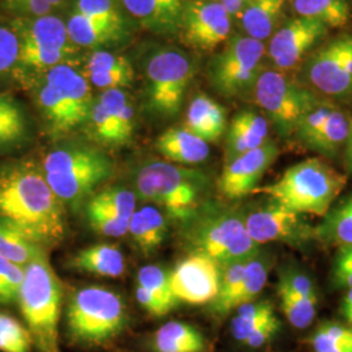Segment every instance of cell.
I'll return each instance as SVG.
<instances>
[{"label": "cell", "instance_id": "obj_1", "mask_svg": "<svg viewBox=\"0 0 352 352\" xmlns=\"http://www.w3.org/2000/svg\"><path fill=\"white\" fill-rule=\"evenodd\" d=\"M0 217L43 248L59 244L65 235V206L33 160L0 164Z\"/></svg>", "mask_w": 352, "mask_h": 352}, {"label": "cell", "instance_id": "obj_2", "mask_svg": "<svg viewBox=\"0 0 352 352\" xmlns=\"http://www.w3.org/2000/svg\"><path fill=\"white\" fill-rule=\"evenodd\" d=\"M138 199L157 206L166 218L186 225L210 201V177L201 170L149 161L140 164L133 176Z\"/></svg>", "mask_w": 352, "mask_h": 352}, {"label": "cell", "instance_id": "obj_3", "mask_svg": "<svg viewBox=\"0 0 352 352\" xmlns=\"http://www.w3.org/2000/svg\"><path fill=\"white\" fill-rule=\"evenodd\" d=\"M180 238L189 253L212 258L222 269L234 263L250 260L261 251L253 241L244 222L243 209L209 201L186 225Z\"/></svg>", "mask_w": 352, "mask_h": 352}, {"label": "cell", "instance_id": "obj_4", "mask_svg": "<svg viewBox=\"0 0 352 352\" xmlns=\"http://www.w3.org/2000/svg\"><path fill=\"white\" fill-rule=\"evenodd\" d=\"M41 166L54 193L72 210L82 209L115 170L113 160L104 151L87 144L58 146Z\"/></svg>", "mask_w": 352, "mask_h": 352}, {"label": "cell", "instance_id": "obj_5", "mask_svg": "<svg viewBox=\"0 0 352 352\" xmlns=\"http://www.w3.org/2000/svg\"><path fill=\"white\" fill-rule=\"evenodd\" d=\"M123 298L113 289L89 286L76 289L65 309V336L81 349H101L118 340L128 327Z\"/></svg>", "mask_w": 352, "mask_h": 352}, {"label": "cell", "instance_id": "obj_6", "mask_svg": "<svg viewBox=\"0 0 352 352\" xmlns=\"http://www.w3.org/2000/svg\"><path fill=\"white\" fill-rule=\"evenodd\" d=\"M347 184V177L320 158L289 167L277 182L257 187L269 200L304 215L324 217Z\"/></svg>", "mask_w": 352, "mask_h": 352}, {"label": "cell", "instance_id": "obj_7", "mask_svg": "<svg viewBox=\"0 0 352 352\" xmlns=\"http://www.w3.org/2000/svg\"><path fill=\"white\" fill-rule=\"evenodd\" d=\"M17 302L37 352H60L63 285L51 267L46 252L26 265Z\"/></svg>", "mask_w": 352, "mask_h": 352}, {"label": "cell", "instance_id": "obj_8", "mask_svg": "<svg viewBox=\"0 0 352 352\" xmlns=\"http://www.w3.org/2000/svg\"><path fill=\"white\" fill-rule=\"evenodd\" d=\"M252 93L282 139L294 138L302 118L325 101L315 90L274 68L261 71Z\"/></svg>", "mask_w": 352, "mask_h": 352}, {"label": "cell", "instance_id": "obj_9", "mask_svg": "<svg viewBox=\"0 0 352 352\" xmlns=\"http://www.w3.org/2000/svg\"><path fill=\"white\" fill-rule=\"evenodd\" d=\"M195 75L192 59L175 49H161L145 65L146 104L151 113L170 119L180 111Z\"/></svg>", "mask_w": 352, "mask_h": 352}, {"label": "cell", "instance_id": "obj_10", "mask_svg": "<svg viewBox=\"0 0 352 352\" xmlns=\"http://www.w3.org/2000/svg\"><path fill=\"white\" fill-rule=\"evenodd\" d=\"M264 55V42L245 34L228 38L223 50L209 64L212 87L226 98L252 93L263 71Z\"/></svg>", "mask_w": 352, "mask_h": 352}, {"label": "cell", "instance_id": "obj_11", "mask_svg": "<svg viewBox=\"0 0 352 352\" xmlns=\"http://www.w3.org/2000/svg\"><path fill=\"white\" fill-rule=\"evenodd\" d=\"M247 231L253 241L263 247L266 243H282L304 251L316 243L315 226L307 215L296 213L272 200L243 209Z\"/></svg>", "mask_w": 352, "mask_h": 352}, {"label": "cell", "instance_id": "obj_12", "mask_svg": "<svg viewBox=\"0 0 352 352\" xmlns=\"http://www.w3.org/2000/svg\"><path fill=\"white\" fill-rule=\"evenodd\" d=\"M304 71L316 91L338 101L352 98V33L322 45L307 59Z\"/></svg>", "mask_w": 352, "mask_h": 352}, {"label": "cell", "instance_id": "obj_13", "mask_svg": "<svg viewBox=\"0 0 352 352\" xmlns=\"http://www.w3.org/2000/svg\"><path fill=\"white\" fill-rule=\"evenodd\" d=\"M222 267L212 258L188 253L168 272L170 287L179 302L190 305L209 304L221 287Z\"/></svg>", "mask_w": 352, "mask_h": 352}, {"label": "cell", "instance_id": "obj_14", "mask_svg": "<svg viewBox=\"0 0 352 352\" xmlns=\"http://www.w3.org/2000/svg\"><path fill=\"white\" fill-rule=\"evenodd\" d=\"M231 20L219 1L189 0L184 4L180 33L192 49L213 51L230 37Z\"/></svg>", "mask_w": 352, "mask_h": 352}, {"label": "cell", "instance_id": "obj_15", "mask_svg": "<svg viewBox=\"0 0 352 352\" xmlns=\"http://www.w3.org/2000/svg\"><path fill=\"white\" fill-rule=\"evenodd\" d=\"M327 33V26L312 19H291L278 28L269 41L267 55L273 68L282 72L295 68Z\"/></svg>", "mask_w": 352, "mask_h": 352}, {"label": "cell", "instance_id": "obj_16", "mask_svg": "<svg viewBox=\"0 0 352 352\" xmlns=\"http://www.w3.org/2000/svg\"><path fill=\"white\" fill-rule=\"evenodd\" d=\"M279 148L273 140L225 164L218 189L228 200H239L257 188L265 173L277 161Z\"/></svg>", "mask_w": 352, "mask_h": 352}, {"label": "cell", "instance_id": "obj_17", "mask_svg": "<svg viewBox=\"0 0 352 352\" xmlns=\"http://www.w3.org/2000/svg\"><path fill=\"white\" fill-rule=\"evenodd\" d=\"M12 30L20 42V49L63 50L76 54L75 46L68 37L67 26L54 16L20 17L13 23Z\"/></svg>", "mask_w": 352, "mask_h": 352}, {"label": "cell", "instance_id": "obj_18", "mask_svg": "<svg viewBox=\"0 0 352 352\" xmlns=\"http://www.w3.org/2000/svg\"><path fill=\"white\" fill-rule=\"evenodd\" d=\"M126 11L141 25L155 34L171 36L180 32L184 0H122Z\"/></svg>", "mask_w": 352, "mask_h": 352}, {"label": "cell", "instance_id": "obj_19", "mask_svg": "<svg viewBox=\"0 0 352 352\" xmlns=\"http://www.w3.org/2000/svg\"><path fill=\"white\" fill-rule=\"evenodd\" d=\"M269 120L264 115L243 110L236 113L227 129L225 164L269 141Z\"/></svg>", "mask_w": 352, "mask_h": 352}, {"label": "cell", "instance_id": "obj_20", "mask_svg": "<svg viewBox=\"0 0 352 352\" xmlns=\"http://www.w3.org/2000/svg\"><path fill=\"white\" fill-rule=\"evenodd\" d=\"M45 72L43 80L63 96L78 120L85 126L94 103L88 78L69 63L56 65Z\"/></svg>", "mask_w": 352, "mask_h": 352}, {"label": "cell", "instance_id": "obj_21", "mask_svg": "<svg viewBox=\"0 0 352 352\" xmlns=\"http://www.w3.org/2000/svg\"><path fill=\"white\" fill-rule=\"evenodd\" d=\"M67 265L76 272L104 278L122 277L126 272V258L115 244H94L74 253Z\"/></svg>", "mask_w": 352, "mask_h": 352}, {"label": "cell", "instance_id": "obj_22", "mask_svg": "<svg viewBox=\"0 0 352 352\" xmlns=\"http://www.w3.org/2000/svg\"><path fill=\"white\" fill-rule=\"evenodd\" d=\"M167 231L168 219L151 204L136 209L129 219L128 234L138 251L144 256H151L162 245Z\"/></svg>", "mask_w": 352, "mask_h": 352}, {"label": "cell", "instance_id": "obj_23", "mask_svg": "<svg viewBox=\"0 0 352 352\" xmlns=\"http://www.w3.org/2000/svg\"><path fill=\"white\" fill-rule=\"evenodd\" d=\"M151 352H206L208 340L201 331L184 321H168L148 338Z\"/></svg>", "mask_w": 352, "mask_h": 352}, {"label": "cell", "instance_id": "obj_24", "mask_svg": "<svg viewBox=\"0 0 352 352\" xmlns=\"http://www.w3.org/2000/svg\"><path fill=\"white\" fill-rule=\"evenodd\" d=\"M155 149L170 164H199L209 157V144L186 128H170L155 141Z\"/></svg>", "mask_w": 352, "mask_h": 352}, {"label": "cell", "instance_id": "obj_25", "mask_svg": "<svg viewBox=\"0 0 352 352\" xmlns=\"http://www.w3.org/2000/svg\"><path fill=\"white\" fill-rule=\"evenodd\" d=\"M184 128L205 142H214L226 132V110L208 96H197L189 103Z\"/></svg>", "mask_w": 352, "mask_h": 352}, {"label": "cell", "instance_id": "obj_26", "mask_svg": "<svg viewBox=\"0 0 352 352\" xmlns=\"http://www.w3.org/2000/svg\"><path fill=\"white\" fill-rule=\"evenodd\" d=\"M37 104L54 139L67 136L76 128L82 126L63 96L45 80L37 90Z\"/></svg>", "mask_w": 352, "mask_h": 352}, {"label": "cell", "instance_id": "obj_27", "mask_svg": "<svg viewBox=\"0 0 352 352\" xmlns=\"http://www.w3.org/2000/svg\"><path fill=\"white\" fill-rule=\"evenodd\" d=\"M286 0H248L239 21L245 36L264 42L274 34Z\"/></svg>", "mask_w": 352, "mask_h": 352}, {"label": "cell", "instance_id": "obj_28", "mask_svg": "<svg viewBox=\"0 0 352 352\" xmlns=\"http://www.w3.org/2000/svg\"><path fill=\"white\" fill-rule=\"evenodd\" d=\"M30 139V124L23 106L0 93V153L16 151Z\"/></svg>", "mask_w": 352, "mask_h": 352}, {"label": "cell", "instance_id": "obj_29", "mask_svg": "<svg viewBox=\"0 0 352 352\" xmlns=\"http://www.w3.org/2000/svg\"><path fill=\"white\" fill-rule=\"evenodd\" d=\"M278 321L280 320L277 317L273 302L254 300L235 309V315L230 324V333L235 342L244 346V343L257 331Z\"/></svg>", "mask_w": 352, "mask_h": 352}, {"label": "cell", "instance_id": "obj_30", "mask_svg": "<svg viewBox=\"0 0 352 352\" xmlns=\"http://www.w3.org/2000/svg\"><path fill=\"white\" fill-rule=\"evenodd\" d=\"M350 123L351 118L336 107L329 115L325 124L314 136L305 140L302 145L305 149L315 151L322 157L336 158L340 154V149L344 148Z\"/></svg>", "mask_w": 352, "mask_h": 352}, {"label": "cell", "instance_id": "obj_31", "mask_svg": "<svg viewBox=\"0 0 352 352\" xmlns=\"http://www.w3.org/2000/svg\"><path fill=\"white\" fill-rule=\"evenodd\" d=\"M315 238L327 247L352 244V193L322 217L315 226Z\"/></svg>", "mask_w": 352, "mask_h": 352}, {"label": "cell", "instance_id": "obj_32", "mask_svg": "<svg viewBox=\"0 0 352 352\" xmlns=\"http://www.w3.org/2000/svg\"><path fill=\"white\" fill-rule=\"evenodd\" d=\"M136 209L138 196L135 190L120 186L96 192L82 206L84 214H102L123 219H131Z\"/></svg>", "mask_w": 352, "mask_h": 352}, {"label": "cell", "instance_id": "obj_33", "mask_svg": "<svg viewBox=\"0 0 352 352\" xmlns=\"http://www.w3.org/2000/svg\"><path fill=\"white\" fill-rule=\"evenodd\" d=\"M46 248L30 239L13 222L0 217V256L24 266L45 253Z\"/></svg>", "mask_w": 352, "mask_h": 352}, {"label": "cell", "instance_id": "obj_34", "mask_svg": "<svg viewBox=\"0 0 352 352\" xmlns=\"http://www.w3.org/2000/svg\"><path fill=\"white\" fill-rule=\"evenodd\" d=\"M292 7L298 16L316 20L329 30L347 25L351 16L347 0H292Z\"/></svg>", "mask_w": 352, "mask_h": 352}, {"label": "cell", "instance_id": "obj_35", "mask_svg": "<svg viewBox=\"0 0 352 352\" xmlns=\"http://www.w3.org/2000/svg\"><path fill=\"white\" fill-rule=\"evenodd\" d=\"M65 26L68 37L77 47L96 49L120 42L123 38L122 33L101 25L77 11L69 17Z\"/></svg>", "mask_w": 352, "mask_h": 352}, {"label": "cell", "instance_id": "obj_36", "mask_svg": "<svg viewBox=\"0 0 352 352\" xmlns=\"http://www.w3.org/2000/svg\"><path fill=\"white\" fill-rule=\"evenodd\" d=\"M312 352H352V327L336 321H324L307 338Z\"/></svg>", "mask_w": 352, "mask_h": 352}, {"label": "cell", "instance_id": "obj_37", "mask_svg": "<svg viewBox=\"0 0 352 352\" xmlns=\"http://www.w3.org/2000/svg\"><path fill=\"white\" fill-rule=\"evenodd\" d=\"M139 286L146 289L157 302L162 307L166 315L179 305V302L170 287L168 272L157 265H148L141 267L138 273Z\"/></svg>", "mask_w": 352, "mask_h": 352}, {"label": "cell", "instance_id": "obj_38", "mask_svg": "<svg viewBox=\"0 0 352 352\" xmlns=\"http://www.w3.org/2000/svg\"><path fill=\"white\" fill-rule=\"evenodd\" d=\"M100 101L113 115V120L120 132V136L126 145L135 132V110L123 89L103 90Z\"/></svg>", "mask_w": 352, "mask_h": 352}, {"label": "cell", "instance_id": "obj_39", "mask_svg": "<svg viewBox=\"0 0 352 352\" xmlns=\"http://www.w3.org/2000/svg\"><path fill=\"white\" fill-rule=\"evenodd\" d=\"M88 126L90 136L98 144L104 146H123L124 141L113 120V115L98 98L94 100L91 111L85 123Z\"/></svg>", "mask_w": 352, "mask_h": 352}, {"label": "cell", "instance_id": "obj_40", "mask_svg": "<svg viewBox=\"0 0 352 352\" xmlns=\"http://www.w3.org/2000/svg\"><path fill=\"white\" fill-rule=\"evenodd\" d=\"M277 294L280 311L291 327L302 330L315 321L317 308L302 302L282 280H278Z\"/></svg>", "mask_w": 352, "mask_h": 352}, {"label": "cell", "instance_id": "obj_41", "mask_svg": "<svg viewBox=\"0 0 352 352\" xmlns=\"http://www.w3.org/2000/svg\"><path fill=\"white\" fill-rule=\"evenodd\" d=\"M76 11L101 25L124 34V20L113 0H77Z\"/></svg>", "mask_w": 352, "mask_h": 352}, {"label": "cell", "instance_id": "obj_42", "mask_svg": "<svg viewBox=\"0 0 352 352\" xmlns=\"http://www.w3.org/2000/svg\"><path fill=\"white\" fill-rule=\"evenodd\" d=\"M29 330L19 320L0 312V352H32Z\"/></svg>", "mask_w": 352, "mask_h": 352}, {"label": "cell", "instance_id": "obj_43", "mask_svg": "<svg viewBox=\"0 0 352 352\" xmlns=\"http://www.w3.org/2000/svg\"><path fill=\"white\" fill-rule=\"evenodd\" d=\"M25 267L0 256V305L19 302Z\"/></svg>", "mask_w": 352, "mask_h": 352}, {"label": "cell", "instance_id": "obj_44", "mask_svg": "<svg viewBox=\"0 0 352 352\" xmlns=\"http://www.w3.org/2000/svg\"><path fill=\"white\" fill-rule=\"evenodd\" d=\"M278 280H282L302 302L317 308L318 298L315 283L307 273H304L296 266L287 265L280 269L278 274Z\"/></svg>", "mask_w": 352, "mask_h": 352}, {"label": "cell", "instance_id": "obj_45", "mask_svg": "<svg viewBox=\"0 0 352 352\" xmlns=\"http://www.w3.org/2000/svg\"><path fill=\"white\" fill-rule=\"evenodd\" d=\"M337 106L331 102L322 101L318 106H316L314 110H311L302 119L299 126H296V131L294 133V138L302 144L305 140L314 136L316 132L325 124L329 115Z\"/></svg>", "mask_w": 352, "mask_h": 352}, {"label": "cell", "instance_id": "obj_46", "mask_svg": "<svg viewBox=\"0 0 352 352\" xmlns=\"http://www.w3.org/2000/svg\"><path fill=\"white\" fill-rule=\"evenodd\" d=\"M20 42L12 28L0 25V75H4L17 67Z\"/></svg>", "mask_w": 352, "mask_h": 352}, {"label": "cell", "instance_id": "obj_47", "mask_svg": "<svg viewBox=\"0 0 352 352\" xmlns=\"http://www.w3.org/2000/svg\"><path fill=\"white\" fill-rule=\"evenodd\" d=\"M85 219L88 221L89 226L91 227L93 231L103 236L120 238L128 234L129 219L102 214H85Z\"/></svg>", "mask_w": 352, "mask_h": 352}, {"label": "cell", "instance_id": "obj_48", "mask_svg": "<svg viewBox=\"0 0 352 352\" xmlns=\"http://www.w3.org/2000/svg\"><path fill=\"white\" fill-rule=\"evenodd\" d=\"M89 81L91 85L102 90L109 89H124L131 87L135 80L133 67L113 69L102 74H90L88 75Z\"/></svg>", "mask_w": 352, "mask_h": 352}, {"label": "cell", "instance_id": "obj_49", "mask_svg": "<svg viewBox=\"0 0 352 352\" xmlns=\"http://www.w3.org/2000/svg\"><path fill=\"white\" fill-rule=\"evenodd\" d=\"M129 67H132V64L129 63V60L124 56L116 55L109 51L98 50L90 55L87 62V74H102Z\"/></svg>", "mask_w": 352, "mask_h": 352}, {"label": "cell", "instance_id": "obj_50", "mask_svg": "<svg viewBox=\"0 0 352 352\" xmlns=\"http://www.w3.org/2000/svg\"><path fill=\"white\" fill-rule=\"evenodd\" d=\"M6 6L21 17H39L51 14L52 7L46 0H4Z\"/></svg>", "mask_w": 352, "mask_h": 352}, {"label": "cell", "instance_id": "obj_51", "mask_svg": "<svg viewBox=\"0 0 352 352\" xmlns=\"http://www.w3.org/2000/svg\"><path fill=\"white\" fill-rule=\"evenodd\" d=\"M333 283L336 287L352 289V267L334 266L333 270Z\"/></svg>", "mask_w": 352, "mask_h": 352}, {"label": "cell", "instance_id": "obj_52", "mask_svg": "<svg viewBox=\"0 0 352 352\" xmlns=\"http://www.w3.org/2000/svg\"><path fill=\"white\" fill-rule=\"evenodd\" d=\"M219 3L226 10L227 13L231 16V19H234V17L239 19L240 13L243 12L248 0H219Z\"/></svg>", "mask_w": 352, "mask_h": 352}, {"label": "cell", "instance_id": "obj_53", "mask_svg": "<svg viewBox=\"0 0 352 352\" xmlns=\"http://www.w3.org/2000/svg\"><path fill=\"white\" fill-rule=\"evenodd\" d=\"M340 315L344 320V324L352 327V289H347L340 302Z\"/></svg>", "mask_w": 352, "mask_h": 352}, {"label": "cell", "instance_id": "obj_54", "mask_svg": "<svg viewBox=\"0 0 352 352\" xmlns=\"http://www.w3.org/2000/svg\"><path fill=\"white\" fill-rule=\"evenodd\" d=\"M336 266L352 267V244L340 247L338 256H337V260H336Z\"/></svg>", "mask_w": 352, "mask_h": 352}, {"label": "cell", "instance_id": "obj_55", "mask_svg": "<svg viewBox=\"0 0 352 352\" xmlns=\"http://www.w3.org/2000/svg\"><path fill=\"white\" fill-rule=\"evenodd\" d=\"M344 162H346L347 170L352 173V116L349 135H347V140L344 144Z\"/></svg>", "mask_w": 352, "mask_h": 352}]
</instances>
